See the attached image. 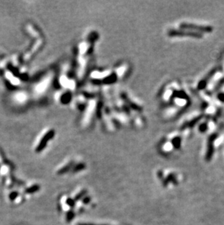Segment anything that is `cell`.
Masks as SVG:
<instances>
[{"instance_id":"cell-18","label":"cell","mask_w":224,"mask_h":225,"mask_svg":"<svg viewBox=\"0 0 224 225\" xmlns=\"http://www.w3.org/2000/svg\"><path fill=\"white\" fill-rule=\"evenodd\" d=\"M157 174H158V177L159 178V179H162V178H163V173H162V172L161 171H159V172L157 173Z\"/></svg>"},{"instance_id":"cell-10","label":"cell","mask_w":224,"mask_h":225,"mask_svg":"<svg viewBox=\"0 0 224 225\" xmlns=\"http://www.w3.org/2000/svg\"><path fill=\"white\" fill-rule=\"evenodd\" d=\"M85 168H86V165H85L84 163H79V164L74 165V167H73V168L71 169V171L73 173L79 172V171L85 169Z\"/></svg>"},{"instance_id":"cell-8","label":"cell","mask_w":224,"mask_h":225,"mask_svg":"<svg viewBox=\"0 0 224 225\" xmlns=\"http://www.w3.org/2000/svg\"><path fill=\"white\" fill-rule=\"evenodd\" d=\"M182 139L180 136H175L171 139V144L173 147L175 149H179L181 147Z\"/></svg>"},{"instance_id":"cell-14","label":"cell","mask_w":224,"mask_h":225,"mask_svg":"<svg viewBox=\"0 0 224 225\" xmlns=\"http://www.w3.org/2000/svg\"><path fill=\"white\" fill-rule=\"evenodd\" d=\"M74 216H75V214H74V211L71 210V211H69V212L67 213V214H66V221H67L68 222H70L72 219H74Z\"/></svg>"},{"instance_id":"cell-6","label":"cell","mask_w":224,"mask_h":225,"mask_svg":"<svg viewBox=\"0 0 224 225\" xmlns=\"http://www.w3.org/2000/svg\"><path fill=\"white\" fill-rule=\"evenodd\" d=\"M202 117H203V115H200V116L197 117L195 118L192 119L190 121L186 122V123H183V125L181 126V130H185L186 129V128H190L194 127L200 120H202Z\"/></svg>"},{"instance_id":"cell-12","label":"cell","mask_w":224,"mask_h":225,"mask_svg":"<svg viewBox=\"0 0 224 225\" xmlns=\"http://www.w3.org/2000/svg\"><path fill=\"white\" fill-rule=\"evenodd\" d=\"M87 192L86 190H82L79 193L77 194V195H76L74 200H75V201H78V200H80L81 199H83V198L86 196Z\"/></svg>"},{"instance_id":"cell-15","label":"cell","mask_w":224,"mask_h":225,"mask_svg":"<svg viewBox=\"0 0 224 225\" xmlns=\"http://www.w3.org/2000/svg\"><path fill=\"white\" fill-rule=\"evenodd\" d=\"M66 204H67L69 207L74 208V206H75V200L71 199V198H69L67 200H66Z\"/></svg>"},{"instance_id":"cell-2","label":"cell","mask_w":224,"mask_h":225,"mask_svg":"<svg viewBox=\"0 0 224 225\" xmlns=\"http://www.w3.org/2000/svg\"><path fill=\"white\" fill-rule=\"evenodd\" d=\"M168 34L170 37H188L197 39L202 37L201 33L190 30H170L168 32Z\"/></svg>"},{"instance_id":"cell-17","label":"cell","mask_w":224,"mask_h":225,"mask_svg":"<svg viewBox=\"0 0 224 225\" xmlns=\"http://www.w3.org/2000/svg\"><path fill=\"white\" fill-rule=\"evenodd\" d=\"M90 200H91L90 197H88V196H85V198L82 199V202H83L85 204H87V203H89L90 202Z\"/></svg>"},{"instance_id":"cell-1","label":"cell","mask_w":224,"mask_h":225,"mask_svg":"<svg viewBox=\"0 0 224 225\" xmlns=\"http://www.w3.org/2000/svg\"><path fill=\"white\" fill-rule=\"evenodd\" d=\"M181 29H186V30L193 31L196 32H205V33H210L213 31V28L210 26H199V25H195L193 23H183L180 25Z\"/></svg>"},{"instance_id":"cell-4","label":"cell","mask_w":224,"mask_h":225,"mask_svg":"<svg viewBox=\"0 0 224 225\" xmlns=\"http://www.w3.org/2000/svg\"><path fill=\"white\" fill-rule=\"evenodd\" d=\"M217 71H218V69H213V70L210 71V72H209V73H208L207 74L206 76H205V77L199 82L198 85H197L198 89L200 90L205 89V88L207 87V85L208 83H209V81L213 78V76H214V75L215 74L216 72H217Z\"/></svg>"},{"instance_id":"cell-13","label":"cell","mask_w":224,"mask_h":225,"mask_svg":"<svg viewBox=\"0 0 224 225\" xmlns=\"http://www.w3.org/2000/svg\"><path fill=\"white\" fill-rule=\"evenodd\" d=\"M208 129V124L207 123H201L199 126V131L201 133H205Z\"/></svg>"},{"instance_id":"cell-11","label":"cell","mask_w":224,"mask_h":225,"mask_svg":"<svg viewBox=\"0 0 224 225\" xmlns=\"http://www.w3.org/2000/svg\"><path fill=\"white\" fill-rule=\"evenodd\" d=\"M223 85H224V77H223V78H221V80L218 82V83L216 84L214 89H213V91H215V92L218 91L219 90L221 89V88H223Z\"/></svg>"},{"instance_id":"cell-16","label":"cell","mask_w":224,"mask_h":225,"mask_svg":"<svg viewBox=\"0 0 224 225\" xmlns=\"http://www.w3.org/2000/svg\"><path fill=\"white\" fill-rule=\"evenodd\" d=\"M217 98L221 102L224 103V93H219L217 95Z\"/></svg>"},{"instance_id":"cell-3","label":"cell","mask_w":224,"mask_h":225,"mask_svg":"<svg viewBox=\"0 0 224 225\" xmlns=\"http://www.w3.org/2000/svg\"><path fill=\"white\" fill-rule=\"evenodd\" d=\"M218 133H213V134L210 135L209 136L207 139V152L206 154H205V160L207 162L210 161L213 158V155H214V151H215V147H214V144L215 140L218 138Z\"/></svg>"},{"instance_id":"cell-9","label":"cell","mask_w":224,"mask_h":225,"mask_svg":"<svg viewBox=\"0 0 224 225\" xmlns=\"http://www.w3.org/2000/svg\"><path fill=\"white\" fill-rule=\"evenodd\" d=\"M73 167H74V161H71L69 162V164L66 165L65 166H63L62 168H61V169L58 171V174H64L66 173L69 172V171H71V170L73 168Z\"/></svg>"},{"instance_id":"cell-7","label":"cell","mask_w":224,"mask_h":225,"mask_svg":"<svg viewBox=\"0 0 224 225\" xmlns=\"http://www.w3.org/2000/svg\"><path fill=\"white\" fill-rule=\"evenodd\" d=\"M173 183V184H178V180H177V177H176V175H175L174 173H170L167 176L166 179H163L162 181V183H163V185L165 187H167L168 184V183Z\"/></svg>"},{"instance_id":"cell-5","label":"cell","mask_w":224,"mask_h":225,"mask_svg":"<svg viewBox=\"0 0 224 225\" xmlns=\"http://www.w3.org/2000/svg\"><path fill=\"white\" fill-rule=\"evenodd\" d=\"M45 134V135L44 136L43 139L42 138L41 139V141H40L38 147H37V151H40V150L43 149L45 148L46 143L55 136V131H53V130H49Z\"/></svg>"},{"instance_id":"cell-19","label":"cell","mask_w":224,"mask_h":225,"mask_svg":"<svg viewBox=\"0 0 224 225\" xmlns=\"http://www.w3.org/2000/svg\"><path fill=\"white\" fill-rule=\"evenodd\" d=\"M78 225H96V224H79Z\"/></svg>"}]
</instances>
